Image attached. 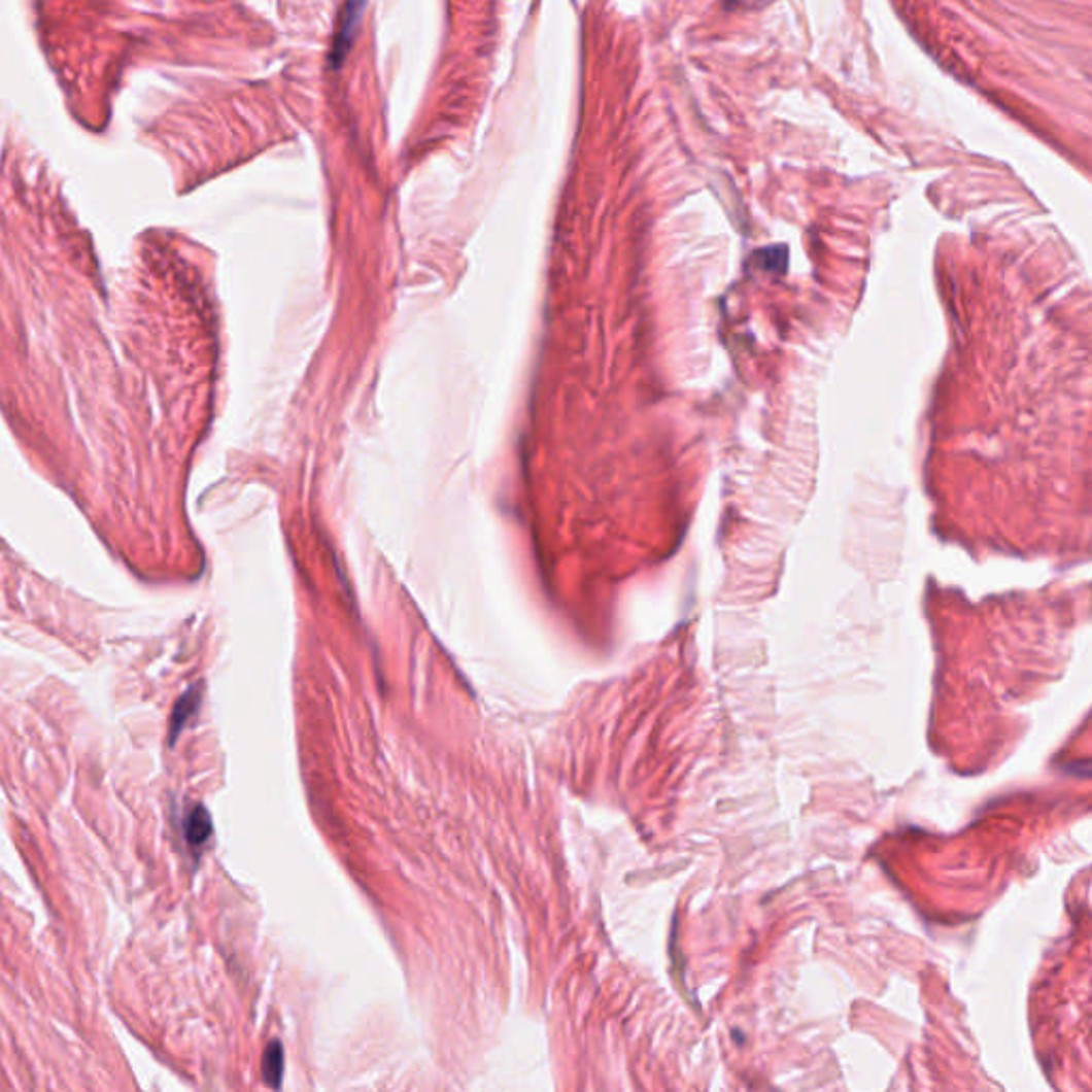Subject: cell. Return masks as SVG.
<instances>
[{"label": "cell", "instance_id": "obj_4", "mask_svg": "<svg viewBox=\"0 0 1092 1092\" xmlns=\"http://www.w3.org/2000/svg\"><path fill=\"white\" fill-rule=\"evenodd\" d=\"M282 1071H284V1052L280 1048V1044H269L267 1052H265V1063H263V1073H265V1080L269 1082V1086L278 1088L280 1086V1080H282Z\"/></svg>", "mask_w": 1092, "mask_h": 1092}, {"label": "cell", "instance_id": "obj_2", "mask_svg": "<svg viewBox=\"0 0 1092 1092\" xmlns=\"http://www.w3.org/2000/svg\"><path fill=\"white\" fill-rule=\"evenodd\" d=\"M184 834H186V841L193 845V847H199L203 845L209 834H211V819H209V813L203 809V807H195L186 822H184Z\"/></svg>", "mask_w": 1092, "mask_h": 1092}, {"label": "cell", "instance_id": "obj_1", "mask_svg": "<svg viewBox=\"0 0 1092 1092\" xmlns=\"http://www.w3.org/2000/svg\"><path fill=\"white\" fill-rule=\"evenodd\" d=\"M366 3H368V0H346V7L342 11L340 24H338L336 43H333V49H331L333 65H336V67L342 63V58L350 49L352 35H354V30H356V26L361 22V15H363V9H366Z\"/></svg>", "mask_w": 1092, "mask_h": 1092}, {"label": "cell", "instance_id": "obj_3", "mask_svg": "<svg viewBox=\"0 0 1092 1092\" xmlns=\"http://www.w3.org/2000/svg\"><path fill=\"white\" fill-rule=\"evenodd\" d=\"M199 697H201L199 687L191 689L189 693H184V695L179 697V703L175 705V711H173V717H171V735H173V741H175V737L179 735L181 727H184V723L197 713V709H199Z\"/></svg>", "mask_w": 1092, "mask_h": 1092}]
</instances>
